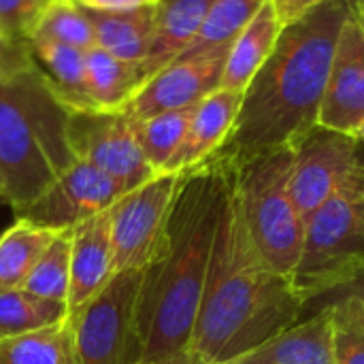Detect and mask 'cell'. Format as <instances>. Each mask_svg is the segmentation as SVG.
Returning a JSON list of instances; mask_svg holds the SVG:
<instances>
[{"mask_svg": "<svg viewBox=\"0 0 364 364\" xmlns=\"http://www.w3.org/2000/svg\"><path fill=\"white\" fill-rule=\"evenodd\" d=\"M58 235V230L15 218V222L0 235V290L21 288L32 267Z\"/></svg>", "mask_w": 364, "mask_h": 364, "instance_id": "22", "label": "cell"}, {"mask_svg": "<svg viewBox=\"0 0 364 364\" xmlns=\"http://www.w3.org/2000/svg\"><path fill=\"white\" fill-rule=\"evenodd\" d=\"M30 49L34 62L47 75L49 83L70 111H94L87 96L83 49L43 38L30 41Z\"/></svg>", "mask_w": 364, "mask_h": 364, "instance_id": "21", "label": "cell"}, {"mask_svg": "<svg viewBox=\"0 0 364 364\" xmlns=\"http://www.w3.org/2000/svg\"><path fill=\"white\" fill-rule=\"evenodd\" d=\"M70 241L68 314L96 296L115 275L109 211L70 228Z\"/></svg>", "mask_w": 364, "mask_h": 364, "instance_id": "14", "label": "cell"}, {"mask_svg": "<svg viewBox=\"0 0 364 364\" xmlns=\"http://www.w3.org/2000/svg\"><path fill=\"white\" fill-rule=\"evenodd\" d=\"M335 292H337V299L331 303L335 311L364 331V271L348 286Z\"/></svg>", "mask_w": 364, "mask_h": 364, "instance_id": "31", "label": "cell"}, {"mask_svg": "<svg viewBox=\"0 0 364 364\" xmlns=\"http://www.w3.org/2000/svg\"><path fill=\"white\" fill-rule=\"evenodd\" d=\"M0 364H77L70 320L26 335L0 337Z\"/></svg>", "mask_w": 364, "mask_h": 364, "instance_id": "23", "label": "cell"}, {"mask_svg": "<svg viewBox=\"0 0 364 364\" xmlns=\"http://www.w3.org/2000/svg\"><path fill=\"white\" fill-rule=\"evenodd\" d=\"M264 2L267 0H215L205 17L200 32L179 58H192L230 45L239 32L256 17Z\"/></svg>", "mask_w": 364, "mask_h": 364, "instance_id": "26", "label": "cell"}, {"mask_svg": "<svg viewBox=\"0 0 364 364\" xmlns=\"http://www.w3.org/2000/svg\"><path fill=\"white\" fill-rule=\"evenodd\" d=\"M68 318V305L34 296L21 288L0 290V337L26 335Z\"/></svg>", "mask_w": 364, "mask_h": 364, "instance_id": "24", "label": "cell"}, {"mask_svg": "<svg viewBox=\"0 0 364 364\" xmlns=\"http://www.w3.org/2000/svg\"><path fill=\"white\" fill-rule=\"evenodd\" d=\"M139 364H156V363H139Z\"/></svg>", "mask_w": 364, "mask_h": 364, "instance_id": "38", "label": "cell"}, {"mask_svg": "<svg viewBox=\"0 0 364 364\" xmlns=\"http://www.w3.org/2000/svg\"><path fill=\"white\" fill-rule=\"evenodd\" d=\"M70 230H62L51 245L43 252L38 262L32 267L30 275L21 284V290L66 303L68 305V288H70Z\"/></svg>", "mask_w": 364, "mask_h": 364, "instance_id": "28", "label": "cell"}, {"mask_svg": "<svg viewBox=\"0 0 364 364\" xmlns=\"http://www.w3.org/2000/svg\"><path fill=\"white\" fill-rule=\"evenodd\" d=\"M335 311V307H333ZM335 363L364 364V331L335 311Z\"/></svg>", "mask_w": 364, "mask_h": 364, "instance_id": "30", "label": "cell"}, {"mask_svg": "<svg viewBox=\"0 0 364 364\" xmlns=\"http://www.w3.org/2000/svg\"><path fill=\"white\" fill-rule=\"evenodd\" d=\"M354 0H326L282 28L273 53L243 92L237 122L215 158L243 162L294 147L320 122V109L343 23Z\"/></svg>", "mask_w": 364, "mask_h": 364, "instance_id": "3", "label": "cell"}, {"mask_svg": "<svg viewBox=\"0 0 364 364\" xmlns=\"http://www.w3.org/2000/svg\"><path fill=\"white\" fill-rule=\"evenodd\" d=\"M126 192L128 190L107 173L77 160L41 196L19 209L15 218L62 232L109 211Z\"/></svg>", "mask_w": 364, "mask_h": 364, "instance_id": "11", "label": "cell"}, {"mask_svg": "<svg viewBox=\"0 0 364 364\" xmlns=\"http://www.w3.org/2000/svg\"><path fill=\"white\" fill-rule=\"evenodd\" d=\"M70 145L77 160L119 181L128 192L158 175L134 132V119L124 111H73Z\"/></svg>", "mask_w": 364, "mask_h": 364, "instance_id": "9", "label": "cell"}, {"mask_svg": "<svg viewBox=\"0 0 364 364\" xmlns=\"http://www.w3.org/2000/svg\"><path fill=\"white\" fill-rule=\"evenodd\" d=\"M358 139L363 141V145H364V126H363V128H360V132H358Z\"/></svg>", "mask_w": 364, "mask_h": 364, "instance_id": "37", "label": "cell"}, {"mask_svg": "<svg viewBox=\"0 0 364 364\" xmlns=\"http://www.w3.org/2000/svg\"><path fill=\"white\" fill-rule=\"evenodd\" d=\"M196 107L177 109V111H164L156 113L143 119H134V132L139 139V145L149 162V166L156 173H162L179 145L186 139L190 119L194 115Z\"/></svg>", "mask_w": 364, "mask_h": 364, "instance_id": "25", "label": "cell"}, {"mask_svg": "<svg viewBox=\"0 0 364 364\" xmlns=\"http://www.w3.org/2000/svg\"><path fill=\"white\" fill-rule=\"evenodd\" d=\"M181 173H158L126 192L111 209L113 269H147L162 250Z\"/></svg>", "mask_w": 364, "mask_h": 364, "instance_id": "8", "label": "cell"}, {"mask_svg": "<svg viewBox=\"0 0 364 364\" xmlns=\"http://www.w3.org/2000/svg\"><path fill=\"white\" fill-rule=\"evenodd\" d=\"M230 168L211 156L181 173L162 250L141 288L143 363L188 364Z\"/></svg>", "mask_w": 364, "mask_h": 364, "instance_id": "2", "label": "cell"}, {"mask_svg": "<svg viewBox=\"0 0 364 364\" xmlns=\"http://www.w3.org/2000/svg\"><path fill=\"white\" fill-rule=\"evenodd\" d=\"M275 6V13L279 17L282 26L294 23L296 19H301L303 15H307L309 11H314L316 6L324 4L326 0H271Z\"/></svg>", "mask_w": 364, "mask_h": 364, "instance_id": "33", "label": "cell"}, {"mask_svg": "<svg viewBox=\"0 0 364 364\" xmlns=\"http://www.w3.org/2000/svg\"><path fill=\"white\" fill-rule=\"evenodd\" d=\"M352 15L358 23V28L363 30L364 34V0H354V6H352Z\"/></svg>", "mask_w": 364, "mask_h": 364, "instance_id": "35", "label": "cell"}, {"mask_svg": "<svg viewBox=\"0 0 364 364\" xmlns=\"http://www.w3.org/2000/svg\"><path fill=\"white\" fill-rule=\"evenodd\" d=\"M241 98L243 92L220 87L200 100L194 109L183 143L162 173H183L209 160L230 134L241 109Z\"/></svg>", "mask_w": 364, "mask_h": 364, "instance_id": "15", "label": "cell"}, {"mask_svg": "<svg viewBox=\"0 0 364 364\" xmlns=\"http://www.w3.org/2000/svg\"><path fill=\"white\" fill-rule=\"evenodd\" d=\"M228 364H337L333 305Z\"/></svg>", "mask_w": 364, "mask_h": 364, "instance_id": "16", "label": "cell"}, {"mask_svg": "<svg viewBox=\"0 0 364 364\" xmlns=\"http://www.w3.org/2000/svg\"><path fill=\"white\" fill-rule=\"evenodd\" d=\"M0 186H2V179H0ZM2 190H4V188H2Z\"/></svg>", "mask_w": 364, "mask_h": 364, "instance_id": "39", "label": "cell"}, {"mask_svg": "<svg viewBox=\"0 0 364 364\" xmlns=\"http://www.w3.org/2000/svg\"><path fill=\"white\" fill-rule=\"evenodd\" d=\"M230 45L179 58L151 75L130 98L124 113L132 119H143L164 111L196 107L209 94L220 90Z\"/></svg>", "mask_w": 364, "mask_h": 364, "instance_id": "12", "label": "cell"}, {"mask_svg": "<svg viewBox=\"0 0 364 364\" xmlns=\"http://www.w3.org/2000/svg\"><path fill=\"white\" fill-rule=\"evenodd\" d=\"M145 269L115 273L85 305L68 314L77 364H139V301Z\"/></svg>", "mask_w": 364, "mask_h": 364, "instance_id": "7", "label": "cell"}, {"mask_svg": "<svg viewBox=\"0 0 364 364\" xmlns=\"http://www.w3.org/2000/svg\"><path fill=\"white\" fill-rule=\"evenodd\" d=\"M363 147L356 134L337 132L320 124L294 145L290 192L305 224L363 160Z\"/></svg>", "mask_w": 364, "mask_h": 364, "instance_id": "10", "label": "cell"}, {"mask_svg": "<svg viewBox=\"0 0 364 364\" xmlns=\"http://www.w3.org/2000/svg\"><path fill=\"white\" fill-rule=\"evenodd\" d=\"M32 64H34V58H32L30 43L13 41L0 30V77L19 73Z\"/></svg>", "mask_w": 364, "mask_h": 364, "instance_id": "32", "label": "cell"}, {"mask_svg": "<svg viewBox=\"0 0 364 364\" xmlns=\"http://www.w3.org/2000/svg\"><path fill=\"white\" fill-rule=\"evenodd\" d=\"M70 115L36 62L0 77V179L15 213L77 162Z\"/></svg>", "mask_w": 364, "mask_h": 364, "instance_id": "4", "label": "cell"}, {"mask_svg": "<svg viewBox=\"0 0 364 364\" xmlns=\"http://www.w3.org/2000/svg\"><path fill=\"white\" fill-rule=\"evenodd\" d=\"M364 271V158L305 224L294 286L309 303Z\"/></svg>", "mask_w": 364, "mask_h": 364, "instance_id": "5", "label": "cell"}, {"mask_svg": "<svg viewBox=\"0 0 364 364\" xmlns=\"http://www.w3.org/2000/svg\"><path fill=\"white\" fill-rule=\"evenodd\" d=\"M36 38L64 43L83 51L96 45L90 15L79 0H45L30 41Z\"/></svg>", "mask_w": 364, "mask_h": 364, "instance_id": "27", "label": "cell"}, {"mask_svg": "<svg viewBox=\"0 0 364 364\" xmlns=\"http://www.w3.org/2000/svg\"><path fill=\"white\" fill-rule=\"evenodd\" d=\"M318 124L356 136L364 126V34L354 15L341 28Z\"/></svg>", "mask_w": 364, "mask_h": 364, "instance_id": "13", "label": "cell"}, {"mask_svg": "<svg viewBox=\"0 0 364 364\" xmlns=\"http://www.w3.org/2000/svg\"><path fill=\"white\" fill-rule=\"evenodd\" d=\"M156 6V4H154ZM154 6L134 11H87L96 47L105 49L113 58L141 66L154 30Z\"/></svg>", "mask_w": 364, "mask_h": 364, "instance_id": "19", "label": "cell"}, {"mask_svg": "<svg viewBox=\"0 0 364 364\" xmlns=\"http://www.w3.org/2000/svg\"><path fill=\"white\" fill-rule=\"evenodd\" d=\"M45 0H0V30L19 43H30Z\"/></svg>", "mask_w": 364, "mask_h": 364, "instance_id": "29", "label": "cell"}, {"mask_svg": "<svg viewBox=\"0 0 364 364\" xmlns=\"http://www.w3.org/2000/svg\"><path fill=\"white\" fill-rule=\"evenodd\" d=\"M0 203H6V194H4L2 186H0Z\"/></svg>", "mask_w": 364, "mask_h": 364, "instance_id": "36", "label": "cell"}, {"mask_svg": "<svg viewBox=\"0 0 364 364\" xmlns=\"http://www.w3.org/2000/svg\"><path fill=\"white\" fill-rule=\"evenodd\" d=\"M232 166V164H230ZM307 301L256 250L230 168L188 364H228L296 324Z\"/></svg>", "mask_w": 364, "mask_h": 364, "instance_id": "1", "label": "cell"}, {"mask_svg": "<svg viewBox=\"0 0 364 364\" xmlns=\"http://www.w3.org/2000/svg\"><path fill=\"white\" fill-rule=\"evenodd\" d=\"M215 0H158L147 55L141 64L143 83L173 64L196 38Z\"/></svg>", "mask_w": 364, "mask_h": 364, "instance_id": "17", "label": "cell"}, {"mask_svg": "<svg viewBox=\"0 0 364 364\" xmlns=\"http://www.w3.org/2000/svg\"><path fill=\"white\" fill-rule=\"evenodd\" d=\"M282 28L284 26L279 23L273 2L267 0L262 9L256 13V17L230 43V51H228L220 87L245 92L254 75L273 53L275 43L282 34Z\"/></svg>", "mask_w": 364, "mask_h": 364, "instance_id": "18", "label": "cell"}, {"mask_svg": "<svg viewBox=\"0 0 364 364\" xmlns=\"http://www.w3.org/2000/svg\"><path fill=\"white\" fill-rule=\"evenodd\" d=\"M294 147H282L235 166V188L250 237L260 256L294 277L305 243V220L292 198Z\"/></svg>", "mask_w": 364, "mask_h": 364, "instance_id": "6", "label": "cell"}, {"mask_svg": "<svg viewBox=\"0 0 364 364\" xmlns=\"http://www.w3.org/2000/svg\"><path fill=\"white\" fill-rule=\"evenodd\" d=\"M85 83L94 111H124L143 85L141 66L122 62L100 47L85 51Z\"/></svg>", "mask_w": 364, "mask_h": 364, "instance_id": "20", "label": "cell"}, {"mask_svg": "<svg viewBox=\"0 0 364 364\" xmlns=\"http://www.w3.org/2000/svg\"><path fill=\"white\" fill-rule=\"evenodd\" d=\"M156 2L158 0H79V4L90 11H134L154 6Z\"/></svg>", "mask_w": 364, "mask_h": 364, "instance_id": "34", "label": "cell"}]
</instances>
